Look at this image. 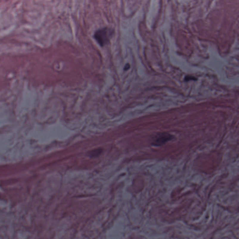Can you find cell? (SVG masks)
Instances as JSON below:
<instances>
[{
	"label": "cell",
	"instance_id": "1",
	"mask_svg": "<svg viewBox=\"0 0 239 239\" xmlns=\"http://www.w3.org/2000/svg\"><path fill=\"white\" fill-rule=\"evenodd\" d=\"M94 37L100 46H103L110 41V30H109L107 28L98 29L95 33Z\"/></svg>",
	"mask_w": 239,
	"mask_h": 239
},
{
	"label": "cell",
	"instance_id": "3",
	"mask_svg": "<svg viewBox=\"0 0 239 239\" xmlns=\"http://www.w3.org/2000/svg\"><path fill=\"white\" fill-rule=\"evenodd\" d=\"M102 152V149H96L90 151L89 153H88V156H90V157H96L99 156Z\"/></svg>",
	"mask_w": 239,
	"mask_h": 239
},
{
	"label": "cell",
	"instance_id": "2",
	"mask_svg": "<svg viewBox=\"0 0 239 239\" xmlns=\"http://www.w3.org/2000/svg\"><path fill=\"white\" fill-rule=\"evenodd\" d=\"M173 138H174L173 135H172L170 133H159L158 135L155 136L154 138L153 141H152L151 143V145L159 147V146L164 145L165 143H168V142L170 141V140L173 139Z\"/></svg>",
	"mask_w": 239,
	"mask_h": 239
}]
</instances>
